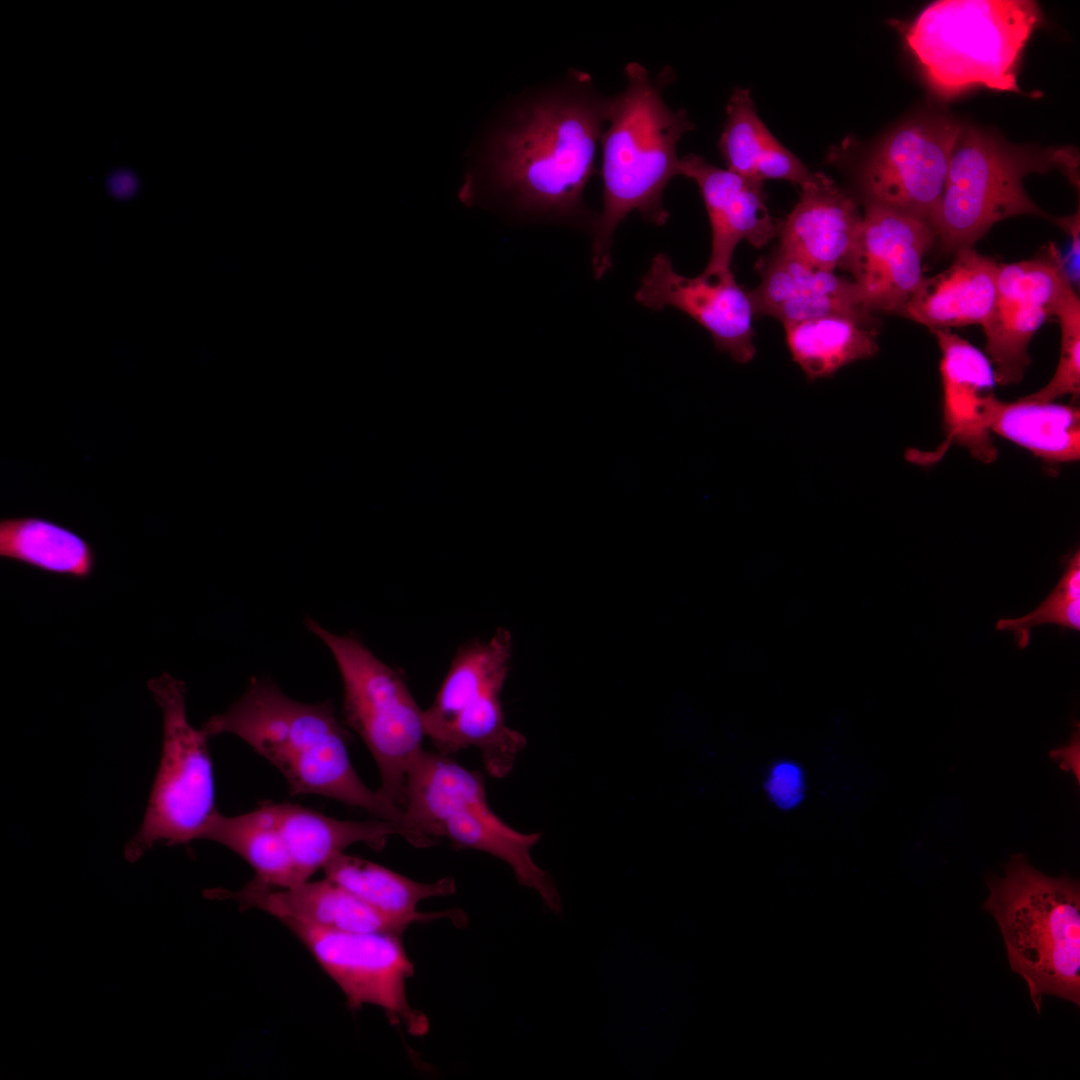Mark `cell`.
I'll return each mask as SVG.
<instances>
[{
  "label": "cell",
  "instance_id": "cell-18",
  "mask_svg": "<svg viewBox=\"0 0 1080 1080\" xmlns=\"http://www.w3.org/2000/svg\"><path fill=\"white\" fill-rule=\"evenodd\" d=\"M204 895L209 899L232 900L241 908L259 909L280 921L293 920L340 931L401 935L416 923L378 912L327 877L286 888L253 878L236 891L213 888L205 890Z\"/></svg>",
  "mask_w": 1080,
  "mask_h": 1080
},
{
  "label": "cell",
  "instance_id": "cell-17",
  "mask_svg": "<svg viewBox=\"0 0 1080 1080\" xmlns=\"http://www.w3.org/2000/svg\"><path fill=\"white\" fill-rule=\"evenodd\" d=\"M941 352L945 440L936 451L919 454L909 450L912 462H933L952 444L964 447L983 463H992L998 452L984 422V401L997 384L988 357L951 329L933 331Z\"/></svg>",
  "mask_w": 1080,
  "mask_h": 1080
},
{
  "label": "cell",
  "instance_id": "cell-15",
  "mask_svg": "<svg viewBox=\"0 0 1080 1080\" xmlns=\"http://www.w3.org/2000/svg\"><path fill=\"white\" fill-rule=\"evenodd\" d=\"M1071 285L1054 259L999 263L992 314L983 327L986 353L1000 385L1019 383L1030 364L1028 346L1043 323L1055 315Z\"/></svg>",
  "mask_w": 1080,
  "mask_h": 1080
},
{
  "label": "cell",
  "instance_id": "cell-7",
  "mask_svg": "<svg viewBox=\"0 0 1080 1080\" xmlns=\"http://www.w3.org/2000/svg\"><path fill=\"white\" fill-rule=\"evenodd\" d=\"M1061 167L1075 181L1078 156L1071 148L1010 146L993 135L961 126L933 230L943 250L972 245L997 222L1017 215L1047 216L1028 196L1023 179Z\"/></svg>",
  "mask_w": 1080,
  "mask_h": 1080
},
{
  "label": "cell",
  "instance_id": "cell-8",
  "mask_svg": "<svg viewBox=\"0 0 1080 1080\" xmlns=\"http://www.w3.org/2000/svg\"><path fill=\"white\" fill-rule=\"evenodd\" d=\"M511 650V634L503 627L487 640L457 647L422 714L425 736L437 752L451 756L475 748L486 772L500 779L511 773L526 746V738L507 725L501 700Z\"/></svg>",
  "mask_w": 1080,
  "mask_h": 1080
},
{
  "label": "cell",
  "instance_id": "cell-1",
  "mask_svg": "<svg viewBox=\"0 0 1080 1080\" xmlns=\"http://www.w3.org/2000/svg\"><path fill=\"white\" fill-rule=\"evenodd\" d=\"M609 105L591 76L575 70L519 98L488 130L458 198L518 218L593 226L584 190Z\"/></svg>",
  "mask_w": 1080,
  "mask_h": 1080
},
{
  "label": "cell",
  "instance_id": "cell-25",
  "mask_svg": "<svg viewBox=\"0 0 1080 1080\" xmlns=\"http://www.w3.org/2000/svg\"><path fill=\"white\" fill-rule=\"evenodd\" d=\"M718 148L727 169L759 182L784 180L800 187L816 173L784 147L759 118L750 93L736 89L726 107Z\"/></svg>",
  "mask_w": 1080,
  "mask_h": 1080
},
{
  "label": "cell",
  "instance_id": "cell-23",
  "mask_svg": "<svg viewBox=\"0 0 1080 1080\" xmlns=\"http://www.w3.org/2000/svg\"><path fill=\"white\" fill-rule=\"evenodd\" d=\"M325 877L336 882L362 902L378 912L398 919L429 922L450 919L464 926L467 917L460 909L439 912H418V904L426 899L449 896L456 892L452 877L422 883L359 856L341 852L322 868Z\"/></svg>",
  "mask_w": 1080,
  "mask_h": 1080
},
{
  "label": "cell",
  "instance_id": "cell-19",
  "mask_svg": "<svg viewBox=\"0 0 1080 1080\" xmlns=\"http://www.w3.org/2000/svg\"><path fill=\"white\" fill-rule=\"evenodd\" d=\"M750 292L755 313L783 324L842 314L875 322L857 285L835 271L813 266L778 248L760 266Z\"/></svg>",
  "mask_w": 1080,
  "mask_h": 1080
},
{
  "label": "cell",
  "instance_id": "cell-29",
  "mask_svg": "<svg viewBox=\"0 0 1080 1080\" xmlns=\"http://www.w3.org/2000/svg\"><path fill=\"white\" fill-rule=\"evenodd\" d=\"M1064 571L1050 595L1031 613L1020 618H1002L997 630L1011 631L1020 649L1030 642L1031 629L1044 624H1056L1065 629L1080 630V551L1075 550L1063 559Z\"/></svg>",
  "mask_w": 1080,
  "mask_h": 1080
},
{
  "label": "cell",
  "instance_id": "cell-10",
  "mask_svg": "<svg viewBox=\"0 0 1080 1080\" xmlns=\"http://www.w3.org/2000/svg\"><path fill=\"white\" fill-rule=\"evenodd\" d=\"M147 685L162 712L161 756L143 821L125 846L131 862L159 842L201 839L217 812L209 737L188 720L185 683L163 673Z\"/></svg>",
  "mask_w": 1080,
  "mask_h": 1080
},
{
  "label": "cell",
  "instance_id": "cell-12",
  "mask_svg": "<svg viewBox=\"0 0 1080 1080\" xmlns=\"http://www.w3.org/2000/svg\"><path fill=\"white\" fill-rule=\"evenodd\" d=\"M961 126L937 116L907 122L890 132L861 170L868 203L903 211L932 227Z\"/></svg>",
  "mask_w": 1080,
  "mask_h": 1080
},
{
  "label": "cell",
  "instance_id": "cell-31",
  "mask_svg": "<svg viewBox=\"0 0 1080 1080\" xmlns=\"http://www.w3.org/2000/svg\"><path fill=\"white\" fill-rule=\"evenodd\" d=\"M771 799L782 809L796 806L803 798V779L799 767L781 763L774 767L765 785Z\"/></svg>",
  "mask_w": 1080,
  "mask_h": 1080
},
{
  "label": "cell",
  "instance_id": "cell-13",
  "mask_svg": "<svg viewBox=\"0 0 1080 1080\" xmlns=\"http://www.w3.org/2000/svg\"><path fill=\"white\" fill-rule=\"evenodd\" d=\"M935 237L933 228L924 220L867 203L843 269L850 272L873 314H901L924 278L922 261Z\"/></svg>",
  "mask_w": 1080,
  "mask_h": 1080
},
{
  "label": "cell",
  "instance_id": "cell-16",
  "mask_svg": "<svg viewBox=\"0 0 1080 1080\" xmlns=\"http://www.w3.org/2000/svg\"><path fill=\"white\" fill-rule=\"evenodd\" d=\"M679 172L697 184L709 217L711 252L704 273L731 271L740 242L759 249L777 235L778 223L768 210L762 182L716 167L693 153L680 158Z\"/></svg>",
  "mask_w": 1080,
  "mask_h": 1080
},
{
  "label": "cell",
  "instance_id": "cell-32",
  "mask_svg": "<svg viewBox=\"0 0 1080 1080\" xmlns=\"http://www.w3.org/2000/svg\"><path fill=\"white\" fill-rule=\"evenodd\" d=\"M1079 729L1075 730L1068 745L1051 752V757L1058 760L1061 767L1072 770L1079 777Z\"/></svg>",
  "mask_w": 1080,
  "mask_h": 1080
},
{
  "label": "cell",
  "instance_id": "cell-21",
  "mask_svg": "<svg viewBox=\"0 0 1080 1080\" xmlns=\"http://www.w3.org/2000/svg\"><path fill=\"white\" fill-rule=\"evenodd\" d=\"M951 265L924 276L901 312L931 332L988 322L996 299L999 263L972 247L955 251Z\"/></svg>",
  "mask_w": 1080,
  "mask_h": 1080
},
{
  "label": "cell",
  "instance_id": "cell-6",
  "mask_svg": "<svg viewBox=\"0 0 1080 1080\" xmlns=\"http://www.w3.org/2000/svg\"><path fill=\"white\" fill-rule=\"evenodd\" d=\"M1041 17L1034 1L942 0L927 6L904 36L943 97L978 85L1021 93L1016 65Z\"/></svg>",
  "mask_w": 1080,
  "mask_h": 1080
},
{
  "label": "cell",
  "instance_id": "cell-11",
  "mask_svg": "<svg viewBox=\"0 0 1080 1080\" xmlns=\"http://www.w3.org/2000/svg\"><path fill=\"white\" fill-rule=\"evenodd\" d=\"M281 922L338 985L350 1009L375 1005L392 1024L403 1025L413 1036L428 1031V1018L407 999L406 981L414 974V964L400 934L340 931L293 920Z\"/></svg>",
  "mask_w": 1080,
  "mask_h": 1080
},
{
  "label": "cell",
  "instance_id": "cell-20",
  "mask_svg": "<svg viewBox=\"0 0 1080 1080\" xmlns=\"http://www.w3.org/2000/svg\"><path fill=\"white\" fill-rule=\"evenodd\" d=\"M862 215L854 200L823 173L801 186L798 202L777 225L779 248L821 269L844 267Z\"/></svg>",
  "mask_w": 1080,
  "mask_h": 1080
},
{
  "label": "cell",
  "instance_id": "cell-5",
  "mask_svg": "<svg viewBox=\"0 0 1080 1080\" xmlns=\"http://www.w3.org/2000/svg\"><path fill=\"white\" fill-rule=\"evenodd\" d=\"M404 839L425 848L447 839L457 849H472L504 861L519 884L538 893L555 914L560 894L551 875L531 856L541 833H522L499 818L489 806L483 776L451 756L422 749L406 777Z\"/></svg>",
  "mask_w": 1080,
  "mask_h": 1080
},
{
  "label": "cell",
  "instance_id": "cell-30",
  "mask_svg": "<svg viewBox=\"0 0 1080 1080\" xmlns=\"http://www.w3.org/2000/svg\"><path fill=\"white\" fill-rule=\"evenodd\" d=\"M1054 316L1061 331L1059 362L1050 381L1025 396L1031 400L1052 402L1066 395L1075 399L1080 394V301L1072 285L1066 289Z\"/></svg>",
  "mask_w": 1080,
  "mask_h": 1080
},
{
  "label": "cell",
  "instance_id": "cell-28",
  "mask_svg": "<svg viewBox=\"0 0 1080 1080\" xmlns=\"http://www.w3.org/2000/svg\"><path fill=\"white\" fill-rule=\"evenodd\" d=\"M201 839L217 842L239 855L254 869V878L267 885L286 888L299 884L295 867L260 806L236 816L217 811Z\"/></svg>",
  "mask_w": 1080,
  "mask_h": 1080
},
{
  "label": "cell",
  "instance_id": "cell-27",
  "mask_svg": "<svg viewBox=\"0 0 1080 1080\" xmlns=\"http://www.w3.org/2000/svg\"><path fill=\"white\" fill-rule=\"evenodd\" d=\"M783 325L792 359L809 381L830 377L879 351L875 322L853 316L833 314Z\"/></svg>",
  "mask_w": 1080,
  "mask_h": 1080
},
{
  "label": "cell",
  "instance_id": "cell-2",
  "mask_svg": "<svg viewBox=\"0 0 1080 1080\" xmlns=\"http://www.w3.org/2000/svg\"><path fill=\"white\" fill-rule=\"evenodd\" d=\"M201 729L210 738L233 734L274 765L291 795H320L395 824L404 835V812L366 786L348 753L350 734L330 700L303 703L265 677L250 678L244 693Z\"/></svg>",
  "mask_w": 1080,
  "mask_h": 1080
},
{
  "label": "cell",
  "instance_id": "cell-26",
  "mask_svg": "<svg viewBox=\"0 0 1080 1080\" xmlns=\"http://www.w3.org/2000/svg\"><path fill=\"white\" fill-rule=\"evenodd\" d=\"M0 557L73 580L91 577L97 564L96 550L85 538L36 515L0 520Z\"/></svg>",
  "mask_w": 1080,
  "mask_h": 1080
},
{
  "label": "cell",
  "instance_id": "cell-14",
  "mask_svg": "<svg viewBox=\"0 0 1080 1080\" xmlns=\"http://www.w3.org/2000/svg\"><path fill=\"white\" fill-rule=\"evenodd\" d=\"M634 297L651 310L670 306L686 313L710 333L719 351L737 363L745 364L755 357L753 300L751 293L737 283L732 270L687 277L674 269L667 254L658 253Z\"/></svg>",
  "mask_w": 1080,
  "mask_h": 1080
},
{
  "label": "cell",
  "instance_id": "cell-24",
  "mask_svg": "<svg viewBox=\"0 0 1080 1080\" xmlns=\"http://www.w3.org/2000/svg\"><path fill=\"white\" fill-rule=\"evenodd\" d=\"M984 422L995 433L1029 450L1047 463H1069L1080 458V410L1076 406L1036 401H984Z\"/></svg>",
  "mask_w": 1080,
  "mask_h": 1080
},
{
  "label": "cell",
  "instance_id": "cell-9",
  "mask_svg": "<svg viewBox=\"0 0 1080 1080\" xmlns=\"http://www.w3.org/2000/svg\"><path fill=\"white\" fill-rule=\"evenodd\" d=\"M304 624L334 657L343 684V717L376 762L378 790L402 808L408 770L426 737L423 710L404 673L379 659L356 633H331L310 617Z\"/></svg>",
  "mask_w": 1080,
  "mask_h": 1080
},
{
  "label": "cell",
  "instance_id": "cell-3",
  "mask_svg": "<svg viewBox=\"0 0 1080 1080\" xmlns=\"http://www.w3.org/2000/svg\"><path fill=\"white\" fill-rule=\"evenodd\" d=\"M624 74L626 86L610 97L608 125L600 140L603 208L592 226L595 279L611 268L614 233L629 213L637 211L657 226L667 222L663 194L680 175L677 144L694 129L687 112L671 109L663 98L673 76L670 68L652 76L640 63L629 62Z\"/></svg>",
  "mask_w": 1080,
  "mask_h": 1080
},
{
  "label": "cell",
  "instance_id": "cell-4",
  "mask_svg": "<svg viewBox=\"0 0 1080 1080\" xmlns=\"http://www.w3.org/2000/svg\"><path fill=\"white\" fill-rule=\"evenodd\" d=\"M1005 876H987L983 904L1000 928L1010 968L1027 983L1040 1014L1043 996L1080 1006V885L1051 877L1025 855H1012Z\"/></svg>",
  "mask_w": 1080,
  "mask_h": 1080
},
{
  "label": "cell",
  "instance_id": "cell-22",
  "mask_svg": "<svg viewBox=\"0 0 1080 1080\" xmlns=\"http://www.w3.org/2000/svg\"><path fill=\"white\" fill-rule=\"evenodd\" d=\"M259 806L289 855L299 884L353 844L380 851L390 836H401L395 824L378 818L341 820L286 802L264 801Z\"/></svg>",
  "mask_w": 1080,
  "mask_h": 1080
},
{
  "label": "cell",
  "instance_id": "cell-33",
  "mask_svg": "<svg viewBox=\"0 0 1080 1080\" xmlns=\"http://www.w3.org/2000/svg\"><path fill=\"white\" fill-rule=\"evenodd\" d=\"M108 186L115 196L126 198L136 191L137 179L128 171H118L111 175Z\"/></svg>",
  "mask_w": 1080,
  "mask_h": 1080
}]
</instances>
